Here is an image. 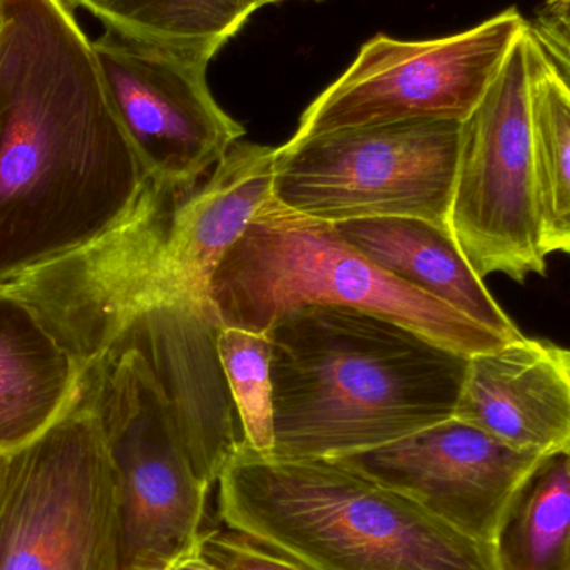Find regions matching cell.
Segmentation results:
<instances>
[{
  "label": "cell",
  "instance_id": "obj_1",
  "mask_svg": "<svg viewBox=\"0 0 570 570\" xmlns=\"http://www.w3.org/2000/svg\"><path fill=\"white\" fill-rule=\"evenodd\" d=\"M69 0H0V287L82 249L149 173Z\"/></svg>",
  "mask_w": 570,
  "mask_h": 570
},
{
  "label": "cell",
  "instance_id": "obj_2",
  "mask_svg": "<svg viewBox=\"0 0 570 570\" xmlns=\"http://www.w3.org/2000/svg\"><path fill=\"white\" fill-rule=\"evenodd\" d=\"M266 334L274 458L341 459L454 417L468 355L399 322L305 305Z\"/></svg>",
  "mask_w": 570,
  "mask_h": 570
},
{
  "label": "cell",
  "instance_id": "obj_3",
  "mask_svg": "<svg viewBox=\"0 0 570 570\" xmlns=\"http://www.w3.org/2000/svg\"><path fill=\"white\" fill-rule=\"evenodd\" d=\"M217 521L308 570H504L498 548L338 459L240 444L219 478Z\"/></svg>",
  "mask_w": 570,
  "mask_h": 570
},
{
  "label": "cell",
  "instance_id": "obj_4",
  "mask_svg": "<svg viewBox=\"0 0 570 570\" xmlns=\"http://www.w3.org/2000/svg\"><path fill=\"white\" fill-rule=\"evenodd\" d=\"M209 301L224 327L261 334L295 308L332 305L391 318L468 357L509 342L375 266L334 224L295 213L274 196L220 261Z\"/></svg>",
  "mask_w": 570,
  "mask_h": 570
},
{
  "label": "cell",
  "instance_id": "obj_5",
  "mask_svg": "<svg viewBox=\"0 0 570 570\" xmlns=\"http://www.w3.org/2000/svg\"><path fill=\"white\" fill-rule=\"evenodd\" d=\"M80 392L112 461L120 570H169L199 551L210 488L187 459L156 377L139 352L116 351L83 368Z\"/></svg>",
  "mask_w": 570,
  "mask_h": 570
},
{
  "label": "cell",
  "instance_id": "obj_6",
  "mask_svg": "<svg viewBox=\"0 0 570 570\" xmlns=\"http://www.w3.org/2000/svg\"><path fill=\"white\" fill-rule=\"evenodd\" d=\"M0 570H120L112 461L80 391L46 434L0 458Z\"/></svg>",
  "mask_w": 570,
  "mask_h": 570
},
{
  "label": "cell",
  "instance_id": "obj_7",
  "mask_svg": "<svg viewBox=\"0 0 570 570\" xmlns=\"http://www.w3.org/2000/svg\"><path fill=\"white\" fill-rule=\"evenodd\" d=\"M461 134L458 120L429 119L288 140L277 147L274 197L331 224L417 217L449 229Z\"/></svg>",
  "mask_w": 570,
  "mask_h": 570
},
{
  "label": "cell",
  "instance_id": "obj_8",
  "mask_svg": "<svg viewBox=\"0 0 570 570\" xmlns=\"http://www.w3.org/2000/svg\"><path fill=\"white\" fill-rule=\"evenodd\" d=\"M449 229L481 279L546 276L535 196L528 23L474 112L462 122Z\"/></svg>",
  "mask_w": 570,
  "mask_h": 570
},
{
  "label": "cell",
  "instance_id": "obj_9",
  "mask_svg": "<svg viewBox=\"0 0 570 570\" xmlns=\"http://www.w3.org/2000/svg\"><path fill=\"white\" fill-rule=\"evenodd\" d=\"M528 19L509 7L454 36L399 40L377 33L302 114L292 142L407 120L464 122L501 72Z\"/></svg>",
  "mask_w": 570,
  "mask_h": 570
},
{
  "label": "cell",
  "instance_id": "obj_10",
  "mask_svg": "<svg viewBox=\"0 0 570 570\" xmlns=\"http://www.w3.org/2000/svg\"><path fill=\"white\" fill-rule=\"evenodd\" d=\"M186 194L149 177L112 229L0 292L29 305L82 372L109 352L139 308L173 295L164 279V250L174 210Z\"/></svg>",
  "mask_w": 570,
  "mask_h": 570
},
{
  "label": "cell",
  "instance_id": "obj_11",
  "mask_svg": "<svg viewBox=\"0 0 570 570\" xmlns=\"http://www.w3.org/2000/svg\"><path fill=\"white\" fill-rule=\"evenodd\" d=\"M94 46L120 119L157 183L190 193L246 134L214 99L209 60L110 32Z\"/></svg>",
  "mask_w": 570,
  "mask_h": 570
},
{
  "label": "cell",
  "instance_id": "obj_12",
  "mask_svg": "<svg viewBox=\"0 0 570 570\" xmlns=\"http://www.w3.org/2000/svg\"><path fill=\"white\" fill-rule=\"evenodd\" d=\"M546 459L451 417L338 461L407 495L464 534L495 544L512 502Z\"/></svg>",
  "mask_w": 570,
  "mask_h": 570
},
{
  "label": "cell",
  "instance_id": "obj_13",
  "mask_svg": "<svg viewBox=\"0 0 570 570\" xmlns=\"http://www.w3.org/2000/svg\"><path fill=\"white\" fill-rule=\"evenodd\" d=\"M220 328L223 322L213 304L187 295H164L139 308L107 352L142 355L194 472L209 488L219 482L243 444L217 351Z\"/></svg>",
  "mask_w": 570,
  "mask_h": 570
},
{
  "label": "cell",
  "instance_id": "obj_14",
  "mask_svg": "<svg viewBox=\"0 0 570 570\" xmlns=\"http://www.w3.org/2000/svg\"><path fill=\"white\" fill-rule=\"evenodd\" d=\"M454 417L518 451H570V351L522 335L469 357Z\"/></svg>",
  "mask_w": 570,
  "mask_h": 570
},
{
  "label": "cell",
  "instance_id": "obj_15",
  "mask_svg": "<svg viewBox=\"0 0 570 570\" xmlns=\"http://www.w3.org/2000/svg\"><path fill=\"white\" fill-rule=\"evenodd\" d=\"M277 149L236 142L204 186L177 203L164 250L173 294L209 301L210 281L230 247L274 196Z\"/></svg>",
  "mask_w": 570,
  "mask_h": 570
},
{
  "label": "cell",
  "instance_id": "obj_16",
  "mask_svg": "<svg viewBox=\"0 0 570 570\" xmlns=\"http://www.w3.org/2000/svg\"><path fill=\"white\" fill-rule=\"evenodd\" d=\"M342 237L391 276L444 302L509 342L522 332L465 259L451 230L417 217L334 224Z\"/></svg>",
  "mask_w": 570,
  "mask_h": 570
},
{
  "label": "cell",
  "instance_id": "obj_17",
  "mask_svg": "<svg viewBox=\"0 0 570 570\" xmlns=\"http://www.w3.org/2000/svg\"><path fill=\"white\" fill-rule=\"evenodd\" d=\"M80 375L36 312L0 292V458L32 444L67 414Z\"/></svg>",
  "mask_w": 570,
  "mask_h": 570
},
{
  "label": "cell",
  "instance_id": "obj_18",
  "mask_svg": "<svg viewBox=\"0 0 570 570\" xmlns=\"http://www.w3.org/2000/svg\"><path fill=\"white\" fill-rule=\"evenodd\" d=\"M528 33L541 244L548 256H570V36L541 13Z\"/></svg>",
  "mask_w": 570,
  "mask_h": 570
},
{
  "label": "cell",
  "instance_id": "obj_19",
  "mask_svg": "<svg viewBox=\"0 0 570 570\" xmlns=\"http://www.w3.org/2000/svg\"><path fill=\"white\" fill-rule=\"evenodd\" d=\"M106 32L209 60L256 12L254 0H69Z\"/></svg>",
  "mask_w": 570,
  "mask_h": 570
},
{
  "label": "cell",
  "instance_id": "obj_20",
  "mask_svg": "<svg viewBox=\"0 0 570 570\" xmlns=\"http://www.w3.org/2000/svg\"><path fill=\"white\" fill-rule=\"evenodd\" d=\"M504 570H570V455L546 459L512 502L499 532Z\"/></svg>",
  "mask_w": 570,
  "mask_h": 570
},
{
  "label": "cell",
  "instance_id": "obj_21",
  "mask_svg": "<svg viewBox=\"0 0 570 570\" xmlns=\"http://www.w3.org/2000/svg\"><path fill=\"white\" fill-rule=\"evenodd\" d=\"M220 364L236 405L243 442L261 455L274 452V387L267 334L246 328H220Z\"/></svg>",
  "mask_w": 570,
  "mask_h": 570
},
{
  "label": "cell",
  "instance_id": "obj_22",
  "mask_svg": "<svg viewBox=\"0 0 570 570\" xmlns=\"http://www.w3.org/2000/svg\"><path fill=\"white\" fill-rule=\"evenodd\" d=\"M199 552L219 570H308L249 535L210 521L200 539Z\"/></svg>",
  "mask_w": 570,
  "mask_h": 570
},
{
  "label": "cell",
  "instance_id": "obj_23",
  "mask_svg": "<svg viewBox=\"0 0 570 570\" xmlns=\"http://www.w3.org/2000/svg\"><path fill=\"white\" fill-rule=\"evenodd\" d=\"M538 13L561 26L570 36V0H544Z\"/></svg>",
  "mask_w": 570,
  "mask_h": 570
},
{
  "label": "cell",
  "instance_id": "obj_24",
  "mask_svg": "<svg viewBox=\"0 0 570 570\" xmlns=\"http://www.w3.org/2000/svg\"><path fill=\"white\" fill-rule=\"evenodd\" d=\"M169 570H219L216 566L210 564L206 558H203L199 551L193 552L187 558L180 559L177 564H174Z\"/></svg>",
  "mask_w": 570,
  "mask_h": 570
},
{
  "label": "cell",
  "instance_id": "obj_25",
  "mask_svg": "<svg viewBox=\"0 0 570 570\" xmlns=\"http://www.w3.org/2000/svg\"><path fill=\"white\" fill-rule=\"evenodd\" d=\"M277 2H284V0H254V3H256L257 9H261V7L269 6V3H277Z\"/></svg>",
  "mask_w": 570,
  "mask_h": 570
},
{
  "label": "cell",
  "instance_id": "obj_26",
  "mask_svg": "<svg viewBox=\"0 0 570 570\" xmlns=\"http://www.w3.org/2000/svg\"><path fill=\"white\" fill-rule=\"evenodd\" d=\"M569 455H570V451H569Z\"/></svg>",
  "mask_w": 570,
  "mask_h": 570
}]
</instances>
